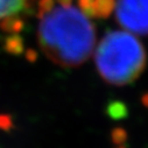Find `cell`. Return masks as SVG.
<instances>
[{"label": "cell", "mask_w": 148, "mask_h": 148, "mask_svg": "<svg viewBox=\"0 0 148 148\" xmlns=\"http://www.w3.org/2000/svg\"><path fill=\"white\" fill-rule=\"evenodd\" d=\"M95 63L99 76L106 83L125 86L141 76L147 64V54L132 33L111 30L96 49Z\"/></svg>", "instance_id": "7a4b0ae2"}, {"label": "cell", "mask_w": 148, "mask_h": 148, "mask_svg": "<svg viewBox=\"0 0 148 148\" xmlns=\"http://www.w3.org/2000/svg\"><path fill=\"white\" fill-rule=\"evenodd\" d=\"M29 0H0V22L7 19L19 18L26 10Z\"/></svg>", "instance_id": "5b68a950"}, {"label": "cell", "mask_w": 148, "mask_h": 148, "mask_svg": "<svg viewBox=\"0 0 148 148\" xmlns=\"http://www.w3.org/2000/svg\"><path fill=\"white\" fill-rule=\"evenodd\" d=\"M114 13L127 32L148 35V0H114Z\"/></svg>", "instance_id": "3957f363"}, {"label": "cell", "mask_w": 148, "mask_h": 148, "mask_svg": "<svg viewBox=\"0 0 148 148\" xmlns=\"http://www.w3.org/2000/svg\"><path fill=\"white\" fill-rule=\"evenodd\" d=\"M38 41L51 62L63 68H76L91 56L96 29L72 0H40Z\"/></svg>", "instance_id": "6da1fadb"}, {"label": "cell", "mask_w": 148, "mask_h": 148, "mask_svg": "<svg viewBox=\"0 0 148 148\" xmlns=\"http://www.w3.org/2000/svg\"><path fill=\"white\" fill-rule=\"evenodd\" d=\"M81 10L90 16L107 18L114 11V0H78Z\"/></svg>", "instance_id": "277c9868"}]
</instances>
